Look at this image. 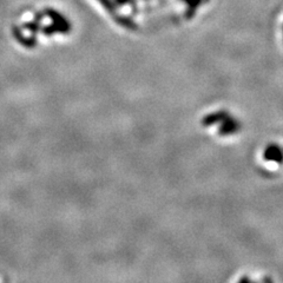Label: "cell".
Returning <instances> with one entry per match:
<instances>
[{
  "label": "cell",
  "mask_w": 283,
  "mask_h": 283,
  "mask_svg": "<svg viewBox=\"0 0 283 283\" xmlns=\"http://www.w3.org/2000/svg\"><path fill=\"white\" fill-rule=\"evenodd\" d=\"M230 116L228 111L226 110H220V111H215V112H212L206 116L203 117L202 120V125L206 128H210L214 126V125L217 124H221L226 118H228Z\"/></svg>",
  "instance_id": "3957f363"
},
{
  "label": "cell",
  "mask_w": 283,
  "mask_h": 283,
  "mask_svg": "<svg viewBox=\"0 0 283 283\" xmlns=\"http://www.w3.org/2000/svg\"><path fill=\"white\" fill-rule=\"evenodd\" d=\"M184 2H186V4L190 6V8L194 10L195 8H197L198 5L202 4L204 0H184Z\"/></svg>",
  "instance_id": "277c9868"
},
{
  "label": "cell",
  "mask_w": 283,
  "mask_h": 283,
  "mask_svg": "<svg viewBox=\"0 0 283 283\" xmlns=\"http://www.w3.org/2000/svg\"><path fill=\"white\" fill-rule=\"evenodd\" d=\"M240 282H252V280H250L249 278H243L240 280Z\"/></svg>",
  "instance_id": "5b68a950"
},
{
  "label": "cell",
  "mask_w": 283,
  "mask_h": 283,
  "mask_svg": "<svg viewBox=\"0 0 283 283\" xmlns=\"http://www.w3.org/2000/svg\"><path fill=\"white\" fill-rule=\"evenodd\" d=\"M240 130H241V122L236 120V118L229 116L220 124L218 134L222 137L232 136V134H238Z\"/></svg>",
  "instance_id": "6da1fadb"
},
{
  "label": "cell",
  "mask_w": 283,
  "mask_h": 283,
  "mask_svg": "<svg viewBox=\"0 0 283 283\" xmlns=\"http://www.w3.org/2000/svg\"><path fill=\"white\" fill-rule=\"evenodd\" d=\"M263 158L266 162L283 164V148L278 144H270L263 151Z\"/></svg>",
  "instance_id": "7a4b0ae2"
}]
</instances>
